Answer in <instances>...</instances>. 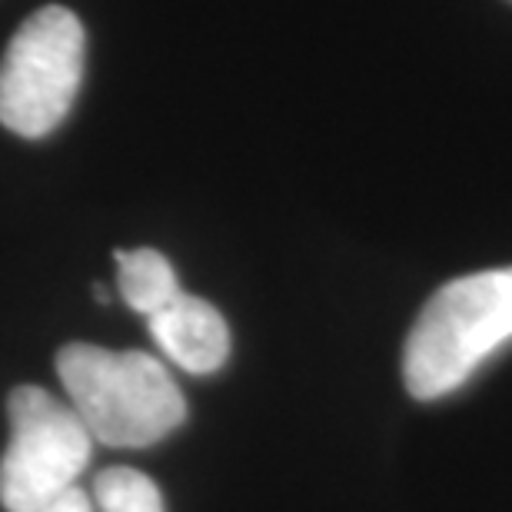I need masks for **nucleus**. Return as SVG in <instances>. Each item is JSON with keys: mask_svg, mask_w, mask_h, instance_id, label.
<instances>
[{"mask_svg": "<svg viewBox=\"0 0 512 512\" xmlns=\"http://www.w3.org/2000/svg\"><path fill=\"white\" fill-rule=\"evenodd\" d=\"M57 376L90 439L104 446H153L187 419L170 370L143 350L70 343L57 353Z\"/></svg>", "mask_w": 512, "mask_h": 512, "instance_id": "f257e3e1", "label": "nucleus"}, {"mask_svg": "<svg viewBox=\"0 0 512 512\" xmlns=\"http://www.w3.org/2000/svg\"><path fill=\"white\" fill-rule=\"evenodd\" d=\"M512 340V266L469 273L439 286L416 316L403 350L413 399H439L463 386Z\"/></svg>", "mask_w": 512, "mask_h": 512, "instance_id": "f03ea898", "label": "nucleus"}, {"mask_svg": "<svg viewBox=\"0 0 512 512\" xmlns=\"http://www.w3.org/2000/svg\"><path fill=\"white\" fill-rule=\"evenodd\" d=\"M84 77V24L67 7L27 17L0 64V124L27 140L54 133Z\"/></svg>", "mask_w": 512, "mask_h": 512, "instance_id": "7ed1b4c3", "label": "nucleus"}, {"mask_svg": "<svg viewBox=\"0 0 512 512\" xmlns=\"http://www.w3.org/2000/svg\"><path fill=\"white\" fill-rule=\"evenodd\" d=\"M10 443L0 459V503L7 512H40L90 463L87 426L40 386H17L7 399Z\"/></svg>", "mask_w": 512, "mask_h": 512, "instance_id": "20e7f679", "label": "nucleus"}, {"mask_svg": "<svg viewBox=\"0 0 512 512\" xmlns=\"http://www.w3.org/2000/svg\"><path fill=\"white\" fill-rule=\"evenodd\" d=\"M150 336L170 363L193 376L217 373L230 356V326L213 303L180 293L167 310L150 316Z\"/></svg>", "mask_w": 512, "mask_h": 512, "instance_id": "39448f33", "label": "nucleus"}, {"mask_svg": "<svg viewBox=\"0 0 512 512\" xmlns=\"http://www.w3.org/2000/svg\"><path fill=\"white\" fill-rule=\"evenodd\" d=\"M117 290L124 296V303L140 316H157L160 310L177 300L183 293L180 280L173 273L170 260L157 250L140 247V250H117Z\"/></svg>", "mask_w": 512, "mask_h": 512, "instance_id": "423d86ee", "label": "nucleus"}, {"mask_svg": "<svg viewBox=\"0 0 512 512\" xmlns=\"http://www.w3.org/2000/svg\"><path fill=\"white\" fill-rule=\"evenodd\" d=\"M94 499L100 512H167L163 509L160 486L137 469L114 466L97 476Z\"/></svg>", "mask_w": 512, "mask_h": 512, "instance_id": "0eeeda50", "label": "nucleus"}, {"mask_svg": "<svg viewBox=\"0 0 512 512\" xmlns=\"http://www.w3.org/2000/svg\"><path fill=\"white\" fill-rule=\"evenodd\" d=\"M40 512H94V506H90V496L84 493V489L70 486L57 499H50V503Z\"/></svg>", "mask_w": 512, "mask_h": 512, "instance_id": "6e6552de", "label": "nucleus"}]
</instances>
